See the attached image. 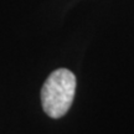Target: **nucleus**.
<instances>
[{"mask_svg": "<svg viewBox=\"0 0 134 134\" xmlns=\"http://www.w3.org/2000/svg\"><path fill=\"white\" fill-rule=\"evenodd\" d=\"M76 91V77L67 68L53 71L41 90V103L51 118H61L71 107Z\"/></svg>", "mask_w": 134, "mask_h": 134, "instance_id": "nucleus-1", "label": "nucleus"}]
</instances>
